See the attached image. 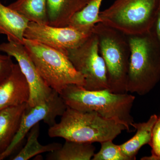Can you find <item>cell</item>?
Returning a JSON list of instances; mask_svg holds the SVG:
<instances>
[{
	"mask_svg": "<svg viewBox=\"0 0 160 160\" xmlns=\"http://www.w3.org/2000/svg\"><path fill=\"white\" fill-rule=\"evenodd\" d=\"M59 94L69 107L79 111L96 112L122 124L127 132H130L134 122L131 110L135 97L132 95L115 93L107 89L88 90L76 85L67 86Z\"/></svg>",
	"mask_w": 160,
	"mask_h": 160,
	"instance_id": "obj_1",
	"label": "cell"
},
{
	"mask_svg": "<svg viewBox=\"0 0 160 160\" xmlns=\"http://www.w3.org/2000/svg\"><path fill=\"white\" fill-rule=\"evenodd\" d=\"M151 31L154 33L160 43V5Z\"/></svg>",
	"mask_w": 160,
	"mask_h": 160,
	"instance_id": "obj_23",
	"label": "cell"
},
{
	"mask_svg": "<svg viewBox=\"0 0 160 160\" xmlns=\"http://www.w3.org/2000/svg\"><path fill=\"white\" fill-rule=\"evenodd\" d=\"M127 36L130 48L127 92L145 95L160 81V43L151 31Z\"/></svg>",
	"mask_w": 160,
	"mask_h": 160,
	"instance_id": "obj_3",
	"label": "cell"
},
{
	"mask_svg": "<svg viewBox=\"0 0 160 160\" xmlns=\"http://www.w3.org/2000/svg\"><path fill=\"white\" fill-rule=\"evenodd\" d=\"M67 106L58 92L53 91L49 99L36 106H28L22 118L19 129L8 148L0 154V160L11 155L18 148L33 126L43 121L49 127L53 126L56 119L62 116Z\"/></svg>",
	"mask_w": 160,
	"mask_h": 160,
	"instance_id": "obj_8",
	"label": "cell"
},
{
	"mask_svg": "<svg viewBox=\"0 0 160 160\" xmlns=\"http://www.w3.org/2000/svg\"><path fill=\"white\" fill-rule=\"evenodd\" d=\"M29 22L17 12L3 5L0 0V34L6 35L8 42L24 45V33Z\"/></svg>",
	"mask_w": 160,
	"mask_h": 160,
	"instance_id": "obj_13",
	"label": "cell"
},
{
	"mask_svg": "<svg viewBox=\"0 0 160 160\" xmlns=\"http://www.w3.org/2000/svg\"><path fill=\"white\" fill-rule=\"evenodd\" d=\"M75 69L83 76L88 90L108 89L106 65L100 54L97 37L92 32L80 46L67 52Z\"/></svg>",
	"mask_w": 160,
	"mask_h": 160,
	"instance_id": "obj_7",
	"label": "cell"
},
{
	"mask_svg": "<svg viewBox=\"0 0 160 160\" xmlns=\"http://www.w3.org/2000/svg\"><path fill=\"white\" fill-rule=\"evenodd\" d=\"M92 143L66 140L60 149L49 152L48 160H90L95 154Z\"/></svg>",
	"mask_w": 160,
	"mask_h": 160,
	"instance_id": "obj_17",
	"label": "cell"
},
{
	"mask_svg": "<svg viewBox=\"0 0 160 160\" xmlns=\"http://www.w3.org/2000/svg\"><path fill=\"white\" fill-rule=\"evenodd\" d=\"M39 134L40 123H38L33 126L28 132L27 142L24 147L11 159L28 160L38 154L54 151L62 147V144L56 142L42 145L38 140Z\"/></svg>",
	"mask_w": 160,
	"mask_h": 160,
	"instance_id": "obj_19",
	"label": "cell"
},
{
	"mask_svg": "<svg viewBox=\"0 0 160 160\" xmlns=\"http://www.w3.org/2000/svg\"><path fill=\"white\" fill-rule=\"evenodd\" d=\"M30 88L18 64H14L11 73L0 84V110L28 103Z\"/></svg>",
	"mask_w": 160,
	"mask_h": 160,
	"instance_id": "obj_11",
	"label": "cell"
},
{
	"mask_svg": "<svg viewBox=\"0 0 160 160\" xmlns=\"http://www.w3.org/2000/svg\"><path fill=\"white\" fill-rule=\"evenodd\" d=\"M12 57L8 55H0V84L11 73L14 63Z\"/></svg>",
	"mask_w": 160,
	"mask_h": 160,
	"instance_id": "obj_22",
	"label": "cell"
},
{
	"mask_svg": "<svg viewBox=\"0 0 160 160\" xmlns=\"http://www.w3.org/2000/svg\"><path fill=\"white\" fill-rule=\"evenodd\" d=\"M103 0H90L86 6L75 13L68 26L78 31L92 34L95 26L102 22L100 9Z\"/></svg>",
	"mask_w": 160,
	"mask_h": 160,
	"instance_id": "obj_16",
	"label": "cell"
},
{
	"mask_svg": "<svg viewBox=\"0 0 160 160\" xmlns=\"http://www.w3.org/2000/svg\"><path fill=\"white\" fill-rule=\"evenodd\" d=\"M27 103L0 110V154L11 144L19 129Z\"/></svg>",
	"mask_w": 160,
	"mask_h": 160,
	"instance_id": "obj_12",
	"label": "cell"
},
{
	"mask_svg": "<svg viewBox=\"0 0 160 160\" xmlns=\"http://www.w3.org/2000/svg\"><path fill=\"white\" fill-rule=\"evenodd\" d=\"M160 0H116L100 11L102 22L127 35L151 31Z\"/></svg>",
	"mask_w": 160,
	"mask_h": 160,
	"instance_id": "obj_6",
	"label": "cell"
},
{
	"mask_svg": "<svg viewBox=\"0 0 160 160\" xmlns=\"http://www.w3.org/2000/svg\"><path fill=\"white\" fill-rule=\"evenodd\" d=\"M89 34L69 27H56L29 22L24 38L42 43L67 55V52L82 44Z\"/></svg>",
	"mask_w": 160,
	"mask_h": 160,
	"instance_id": "obj_9",
	"label": "cell"
},
{
	"mask_svg": "<svg viewBox=\"0 0 160 160\" xmlns=\"http://www.w3.org/2000/svg\"><path fill=\"white\" fill-rule=\"evenodd\" d=\"M92 32L97 37L106 65L108 90L115 93H128L130 48L127 35L102 22L95 26Z\"/></svg>",
	"mask_w": 160,
	"mask_h": 160,
	"instance_id": "obj_4",
	"label": "cell"
},
{
	"mask_svg": "<svg viewBox=\"0 0 160 160\" xmlns=\"http://www.w3.org/2000/svg\"><path fill=\"white\" fill-rule=\"evenodd\" d=\"M126 130V126L103 117L94 111H79L67 106L59 122L49 127L50 138L82 142H99L114 139Z\"/></svg>",
	"mask_w": 160,
	"mask_h": 160,
	"instance_id": "obj_2",
	"label": "cell"
},
{
	"mask_svg": "<svg viewBox=\"0 0 160 160\" xmlns=\"http://www.w3.org/2000/svg\"><path fill=\"white\" fill-rule=\"evenodd\" d=\"M24 46L43 80L59 94L70 85L85 86V79L75 69L67 54L26 38Z\"/></svg>",
	"mask_w": 160,
	"mask_h": 160,
	"instance_id": "obj_5",
	"label": "cell"
},
{
	"mask_svg": "<svg viewBox=\"0 0 160 160\" xmlns=\"http://www.w3.org/2000/svg\"><path fill=\"white\" fill-rule=\"evenodd\" d=\"M159 160H160V159H159Z\"/></svg>",
	"mask_w": 160,
	"mask_h": 160,
	"instance_id": "obj_25",
	"label": "cell"
},
{
	"mask_svg": "<svg viewBox=\"0 0 160 160\" xmlns=\"http://www.w3.org/2000/svg\"><path fill=\"white\" fill-rule=\"evenodd\" d=\"M158 118L153 114L146 122L135 123L131 126L136 129V133L126 142L119 145L121 150L130 160H136V157L142 146L150 142L153 126Z\"/></svg>",
	"mask_w": 160,
	"mask_h": 160,
	"instance_id": "obj_15",
	"label": "cell"
},
{
	"mask_svg": "<svg viewBox=\"0 0 160 160\" xmlns=\"http://www.w3.org/2000/svg\"><path fill=\"white\" fill-rule=\"evenodd\" d=\"M101 149L95 153L92 160H130L123 153L119 145H117L112 140L101 143Z\"/></svg>",
	"mask_w": 160,
	"mask_h": 160,
	"instance_id": "obj_20",
	"label": "cell"
},
{
	"mask_svg": "<svg viewBox=\"0 0 160 160\" xmlns=\"http://www.w3.org/2000/svg\"><path fill=\"white\" fill-rule=\"evenodd\" d=\"M149 146L151 147V156L145 157L142 160H159L160 158V117L155 123Z\"/></svg>",
	"mask_w": 160,
	"mask_h": 160,
	"instance_id": "obj_21",
	"label": "cell"
},
{
	"mask_svg": "<svg viewBox=\"0 0 160 160\" xmlns=\"http://www.w3.org/2000/svg\"><path fill=\"white\" fill-rule=\"evenodd\" d=\"M8 6L29 22L48 25L47 0H17Z\"/></svg>",
	"mask_w": 160,
	"mask_h": 160,
	"instance_id": "obj_18",
	"label": "cell"
},
{
	"mask_svg": "<svg viewBox=\"0 0 160 160\" xmlns=\"http://www.w3.org/2000/svg\"><path fill=\"white\" fill-rule=\"evenodd\" d=\"M89 2V0H47L48 25L68 26L73 14Z\"/></svg>",
	"mask_w": 160,
	"mask_h": 160,
	"instance_id": "obj_14",
	"label": "cell"
},
{
	"mask_svg": "<svg viewBox=\"0 0 160 160\" xmlns=\"http://www.w3.org/2000/svg\"><path fill=\"white\" fill-rule=\"evenodd\" d=\"M0 51L14 58L25 75L30 88L28 106L32 107L49 99L53 90L40 75L22 44L8 42L0 44Z\"/></svg>",
	"mask_w": 160,
	"mask_h": 160,
	"instance_id": "obj_10",
	"label": "cell"
},
{
	"mask_svg": "<svg viewBox=\"0 0 160 160\" xmlns=\"http://www.w3.org/2000/svg\"><path fill=\"white\" fill-rule=\"evenodd\" d=\"M89 1H90V0H89Z\"/></svg>",
	"mask_w": 160,
	"mask_h": 160,
	"instance_id": "obj_24",
	"label": "cell"
}]
</instances>
